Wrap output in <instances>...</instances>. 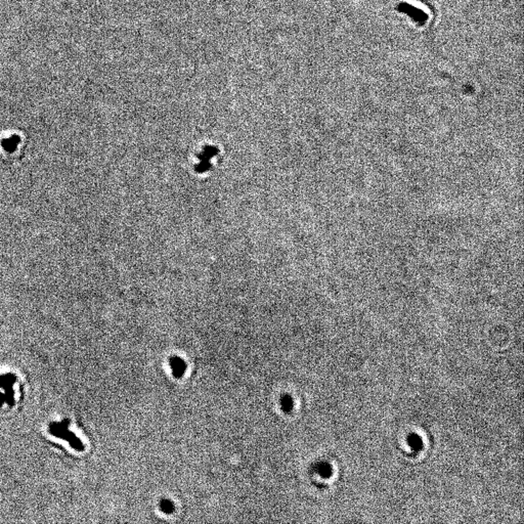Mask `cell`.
<instances>
[{
  "mask_svg": "<svg viewBox=\"0 0 524 524\" xmlns=\"http://www.w3.org/2000/svg\"><path fill=\"white\" fill-rule=\"evenodd\" d=\"M25 150V137L17 131H6L0 137V153L6 158H21Z\"/></svg>",
  "mask_w": 524,
  "mask_h": 524,
  "instance_id": "1",
  "label": "cell"
},
{
  "mask_svg": "<svg viewBox=\"0 0 524 524\" xmlns=\"http://www.w3.org/2000/svg\"><path fill=\"white\" fill-rule=\"evenodd\" d=\"M170 369H171L172 375L176 379H181L183 375L187 372V364L185 360L183 357H178V355H174V357H169L168 360Z\"/></svg>",
  "mask_w": 524,
  "mask_h": 524,
  "instance_id": "2",
  "label": "cell"
},
{
  "mask_svg": "<svg viewBox=\"0 0 524 524\" xmlns=\"http://www.w3.org/2000/svg\"><path fill=\"white\" fill-rule=\"evenodd\" d=\"M279 405H281V409L286 414H289L292 412L294 407L293 399L290 395L285 394L279 399Z\"/></svg>",
  "mask_w": 524,
  "mask_h": 524,
  "instance_id": "3",
  "label": "cell"
},
{
  "mask_svg": "<svg viewBox=\"0 0 524 524\" xmlns=\"http://www.w3.org/2000/svg\"><path fill=\"white\" fill-rule=\"evenodd\" d=\"M159 508L164 514L167 515L172 514L176 511V505H174V502L168 499H161V501L159 502Z\"/></svg>",
  "mask_w": 524,
  "mask_h": 524,
  "instance_id": "4",
  "label": "cell"
}]
</instances>
